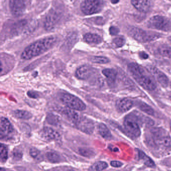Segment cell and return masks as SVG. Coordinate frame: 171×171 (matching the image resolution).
Masks as SVG:
<instances>
[{
  "label": "cell",
  "instance_id": "38",
  "mask_svg": "<svg viewBox=\"0 0 171 171\" xmlns=\"http://www.w3.org/2000/svg\"><path fill=\"white\" fill-rule=\"evenodd\" d=\"M170 86H171V83H170Z\"/></svg>",
  "mask_w": 171,
  "mask_h": 171
},
{
  "label": "cell",
  "instance_id": "25",
  "mask_svg": "<svg viewBox=\"0 0 171 171\" xmlns=\"http://www.w3.org/2000/svg\"><path fill=\"white\" fill-rule=\"evenodd\" d=\"M159 52L163 57L171 59V48L169 46L162 45L159 48Z\"/></svg>",
  "mask_w": 171,
  "mask_h": 171
},
{
  "label": "cell",
  "instance_id": "28",
  "mask_svg": "<svg viewBox=\"0 0 171 171\" xmlns=\"http://www.w3.org/2000/svg\"><path fill=\"white\" fill-rule=\"evenodd\" d=\"M139 108L142 111L145 112L146 114H148L149 115H154V110L151 106L147 105L144 102H141L139 104Z\"/></svg>",
  "mask_w": 171,
  "mask_h": 171
},
{
  "label": "cell",
  "instance_id": "19",
  "mask_svg": "<svg viewBox=\"0 0 171 171\" xmlns=\"http://www.w3.org/2000/svg\"><path fill=\"white\" fill-rule=\"evenodd\" d=\"M102 74L107 78V81L110 83H114L117 76V71L115 69L106 68L102 70Z\"/></svg>",
  "mask_w": 171,
  "mask_h": 171
},
{
  "label": "cell",
  "instance_id": "15",
  "mask_svg": "<svg viewBox=\"0 0 171 171\" xmlns=\"http://www.w3.org/2000/svg\"><path fill=\"white\" fill-rule=\"evenodd\" d=\"M133 6L139 11L147 12L151 9L152 0H131Z\"/></svg>",
  "mask_w": 171,
  "mask_h": 171
},
{
  "label": "cell",
  "instance_id": "31",
  "mask_svg": "<svg viewBox=\"0 0 171 171\" xmlns=\"http://www.w3.org/2000/svg\"><path fill=\"white\" fill-rule=\"evenodd\" d=\"M119 32H120V30L118 27H115V26H112V27L110 28V34L111 35H116L119 34Z\"/></svg>",
  "mask_w": 171,
  "mask_h": 171
},
{
  "label": "cell",
  "instance_id": "8",
  "mask_svg": "<svg viewBox=\"0 0 171 171\" xmlns=\"http://www.w3.org/2000/svg\"><path fill=\"white\" fill-rule=\"evenodd\" d=\"M148 26L161 31H169L171 29L170 20L164 16H155L149 19L148 22Z\"/></svg>",
  "mask_w": 171,
  "mask_h": 171
},
{
  "label": "cell",
  "instance_id": "5",
  "mask_svg": "<svg viewBox=\"0 0 171 171\" xmlns=\"http://www.w3.org/2000/svg\"><path fill=\"white\" fill-rule=\"evenodd\" d=\"M103 0H84L81 4V11L86 15L100 13L104 7Z\"/></svg>",
  "mask_w": 171,
  "mask_h": 171
},
{
  "label": "cell",
  "instance_id": "36",
  "mask_svg": "<svg viewBox=\"0 0 171 171\" xmlns=\"http://www.w3.org/2000/svg\"><path fill=\"white\" fill-rule=\"evenodd\" d=\"M168 39L170 43L171 44V36H169V37H168Z\"/></svg>",
  "mask_w": 171,
  "mask_h": 171
},
{
  "label": "cell",
  "instance_id": "27",
  "mask_svg": "<svg viewBox=\"0 0 171 171\" xmlns=\"http://www.w3.org/2000/svg\"><path fill=\"white\" fill-rule=\"evenodd\" d=\"M0 160L2 163L6 162L8 158V149L5 145L3 144H1L0 146Z\"/></svg>",
  "mask_w": 171,
  "mask_h": 171
},
{
  "label": "cell",
  "instance_id": "34",
  "mask_svg": "<svg viewBox=\"0 0 171 171\" xmlns=\"http://www.w3.org/2000/svg\"><path fill=\"white\" fill-rule=\"evenodd\" d=\"M139 55L140 56V57L142 58V59H148L149 57V55L147 53H146L144 52H142L139 53Z\"/></svg>",
  "mask_w": 171,
  "mask_h": 171
},
{
  "label": "cell",
  "instance_id": "18",
  "mask_svg": "<svg viewBox=\"0 0 171 171\" xmlns=\"http://www.w3.org/2000/svg\"><path fill=\"white\" fill-rule=\"evenodd\" d=\"M84 41L89 44H98L102 42V39L101 36L96 34L87 33L84 35Z\"/></svg>",
  "mask_w": 171,
  "mask_h": 171
},
{
  "label": "cell",
  "instance_id": "10",
  "mask_svg": "<svg viewBox=\"0 0 171 171\" xmlns=\"http://www.w3.org/2000/svg\"><path fill=\"white\" fill-rule=\"evenodd\" d=\"M13 126L7 118L2 117L0 123V135L2 139L7 138L13 132Z\"/></svg>",
  "mask_w": 171,
  "mask_h": 171
},
{
  "label": "cell",
  "instance_id": "23",
  "mask_svg": "<svg viewBox=\"0 0 171 171\" xmlns=\"http://www.w3.org/2000/svg\"><path fill=\"white\" fill-rule=\"evenodd\" d=\"M46 157L47 160L52 163H58L61 161L59 154L55 152H47L46 153Z\"/></svg>",
  "mask_w": 171,
  "mask_h": 171
},
{
  "label": "cell",
  "instance_id": "16",
  "mask_svg": "<svg viewBox=\"0 0 171 171\" xmlns=\"http://www.w3.org/2000/svg\"><path fill=\"white\" fill-rule=\"evenodd\" d=\"M80 130L87 134H91L95 128L94 125L92 121L82 117L81 120L77 125Z\"/></svg>",
  "mask_w": 171,
  "mask_h": 171
},
{
  "label": "cell",
  "instance_id": "26",
  "mask_svg": "<svg viewBox=\"0 0 171 171\" xmlns=\"http://www.w3.org/2000/svg\"><path fill=\"white\" fill-rule=\"evenodd\" d=\"M90 60L91 62L97 64H106L110 62L108 58L104 56H93L90 58Z\"/></svg>",
  "mask_w": 171,
  "mask_h": 171
},
{
  "label": "cell",
  "instance_id": "22",
  "mask_svg": "<svg viewBox=\"0 0 171 171\" xmlns=\"http://www.w3.org/2000/svg\"><path fill=\"white\" fill-rule=\"evenodd\" d=\"M13 115L17 119L29 120L32 118V115L26 110H16L13 112Z\"/></svg>",
  "mask_w": 171,
  "mask_h": 171
},
{
  "label": "cell",
  "instance_id": "3",
  "mask_svg": "<svg viewBox=\"0 0 171 171\" xmlns=\"http://www.w3.org/2000/svg\"><path fill=\"white\" fill-rule=\"evenodd\" d=\"M128 33L137 41L142 43L154 41L161 37L159 34L156 32L145 31L134 27H129L128 29Z\"/></svg>",
  "mask_w": 171,
  "mask_h": 171
},
{
  "label": "cell",
  "instance_id": "7",
  "mask_svg": "<svg viewBox=\"0 0 171 171\" xmlns=\"http://www.w3.org/2000/svg\"><path fill=\"white\" fill-rule=\"evenodd\" d=\"M125 129L127 133L134 138L140 136L141 132L137 121V118L134 115H129L126 116L124 122Z\"/></svg>",
  "mask_w": 171,
  "mask_h": 171
},
{
  "label": "cell",
  "instance_id": "12",
  "mask_svg": "<svg viewBox=\"0 0 171 171\" xmlns=\"http://www.w3.org/2000/svg\"><path fill=\"white\" fill-rule=\"evenodd\" d=\"M40 135L43 139L48 141L58 140L60 139L59 133L49 127H44L41 130Z\"/></svg>",
  "mask_w": 171,
  "mask_h": 171
},
{
  "label": "cell",
  "instance_id": "17",
  "mask_svg": "<svg viewBox=\"0 0 171 171\" xmlns=\"http://www.w3.org/2000/svg\"><path fill=\"white\" fill-rule=\"evenodd\" d=\"M64 114L71 122L76 124V125L78 124L82 118V116L80 115L78 112L74 111V110H71L70 109L69 110H65Z\"/></svg>",
  "mask_w": 171,
  "mask_h": 171
},
{
  "label": "cell",
  "instance_id": "9",
  "mask_svg": "<svg viewBox=\"0 0 171 171\" xmlns=\"http://www.w3.org/2000/svg\"><path fill=\"white\" fill-rule=\"evenodd\" d=\"M26 0H10L9 7L12 14L16 16H20L26 9Z\"/></svg>",
  "mask_w": 171,
  "mask_h": 171
},
{
  "label": "cell",
  "instance_id": "32",
  "mask_svg": "<svg viewBox=\"0 0 171 171\" xmlns=\"http://www.w3.org/2000/svg\"><path fill=\"white\" fill-rule=\"evenodd\" d=\"M27 95L30 98H35V99L38 98L39 96V95L38 92L34 91H29L27 92Z\"/></svg>",
  "mask_w": 171,
  "mask_h": 171
},
{
  "label": "cell",
  "instance_id": "13",
  "mask_svg": "<svg viewBox=\"0 0 171 171\" xmlns=\"http://www.w3.org/2000/svg\"><path fill=\"white\" fill-rule=\"evenodd\" d=\"M151 72L153 74L154 77L157 79L159 83L161 84L163 87H166L168 86L169 81L168 77L165 73L160 71L157 68L152 67L150 68Z\"/></svg>",
  "mask_w": 171,
  "mask_h": 171
},
{
  "label": "cell",
  "instance_id": "21",
  "mask_svg": "<svg viewBox=\"0 0 171 171\" xmlns=\"http://www.w3.org/2000/svg\"><path fill=\"white\" fill-rule=\"evenodd\" d=\"M98 129L100 134L104 139H111L112 137L111 132L105 125L103 123H100L98 125Z\"/></svg>",
  "mask_w": 171,
  "mask_h": 171
},
{
  "label": "cell",
  "instance_id": "6",
  "mask_svg": "<svg viewBox=\"0 0 171 171\" xmlns=\"http://www.w3.org/2000/svg\"><path fill=\"white\" fill-rule=\"evenodd\" d=\"M61 101L65 106L71 110L83 111L86 108V104L80 98L69 93L64 94L62 96Z\"/></svg>",
  "mask_w": 171,
  "mask_h": 171
},
{
  "label": "cell",
  "instance_id": "29",
  "mask_svg": "<svg viewBox=\"0 0 171 171\" xmlns=\"http://www.w3.org/2000/svg\"><path fill=\"white\" fill-rule=\"evenodd\" d=\"M125 39L123 36L115 37L112 40V44L115 47L120 48L125 45Z\"/></svg>",
  "mask_w": 171,
  "mask_h": 171
},
{
  "label": "cell",
  "instance_id": "20",
  "mask_svg": "<svg viewBox=\"0 0 171 171\" xmlns=\"http://www.w3.org/2000/svg\"><path fill=\"white\" fill-rule=\"evenodd\" d=\"M138 154L139 159L143 161L144 165L149 168H154L155 167V164L154 162L152 160V159L146 155L143 152L138 149Z\"/></svg>",
  "mask_w": 171,
  "mask_h": 171
},
{
  "label": "cell",
  "instance_id": "14",
  "mask_svg": "<svg viewBox=\"0 0 171 171\" xmlns=\"http://www.w3.org/2000/svg\"><path fill=\"white\" fill-rule=\"evenodd\" d=\"M133 100L129 98H121L116 101V109L121 113H125L132 109L133 106Z\"/></svg>",
  "mask_w": 171,
  "mask_h": 171
},
{
  "label": "cell",
  "instance_id": "11",
  "mask_svg": "<svg viewBox=\"0 0 171 171\" xmlns=\"http://www.w3.org/2000/svg\"><path fill=\"white\" fill-rule=\"evenodd\" d=\"M95 72L94 68L89 65H83L78 68L76 71V76L77 78L82 80L88 79Z\"/></svg>",
  "mask_w": 171,
  "mask_h": 171
},
{
  "label": "cell",
  "instance_id": "2",
  "mask_svg": "<svg viewBox=\"0 0 171 171\" xmlns=\"http://www.w3.org/2000/svg\"><path fill=\"white\" fill-rule=\"evenodd\" d=\"M56 42V38L46 37L31 44L25 49L21 54V58L24 60H29L39 56L52 47Z\"/></svg>",
  "mask_w": 171,
  "mask_h": 171
},
{
  "label": "cell",
  "instance_id": "39",
  "mask_svg": "<svg viewBox=\"0 0 171 171\" xmlns=\"http://www.w3.org/2000/svg\"><path fill=\"white\" fill-rule=\"evenodd\" d=\"M170 98H171V96H170Z\"/></svg>",
  "mask_w": 171,
  "mask_h": 171
},
{
  "label": "cell",
  "instance_id": "1",
  "mask_svg": "<svg viewBox=\"0 0 171 171\" xmlns=\"http://www.w3.org/2000/svg\"><path fill=\"white\" fill-rule=\"evenodd\" d=\"M130 75L144 90H154L157 87L153 77L143 67L135 63H130L128 66Z\"/></svg>",
  "mask_w": 171,
  "mask_h": 171
},
{
  "label": "cell",
  "instance_id": "4",
  "mask_svg": "<svg viewBox=\"0 0 171 171\" xmlns=\"http://www.w3.org/2000/svg\"><path fill=\"white\" fill-rule=\"evenodd\" d=\"M151 133L156 144L166 149L171 148V138L166 130L162 128H154L152 129Z\"/></svg>",
  "mask_w": 171,
  "mask_h": 171
},
{
  "label": "cell",
  "instance_id": "37",
  "mask_svg": "<svg viewBox=\"0 0 171 171\" xmlns=\"http://www.w3.org/2000/svg\"><path fill=\"white\" fill-rule=\"evenodd\" d=\"M170 129H171V123H170Z\"/></svg>",
  "mask_w": 171,
  "mask_h": 171
},
{
  "label": "cell",
  "instance_id": "30",
  "mask_svg": "<svg viewBox=\"0 0 171 171\" xmlns=\"http://www.w3.org/2000/svg\"><path fill=\"white\" fill-rule=\"evenodd\" d=\"M39 153L40 152L38 149L35 148H32L30 150V154L32 157L34 158L37 157V156H38Z\"/></svg>",
  "mask_w": 171,
  "mask_h": 171
},
{
  "label": "cell",
  "instance_id": "24",
  "mask_svg": "<svg viewBox=\"0 0 171 171\" xmlns=\"http://www.w3.org/2000/svg\"><path fill=\"white\" fill-rule=\"evenodd\" d=\"M108 167V164L105 162L99 161L95 163L94 164L90 166L89 170L91 171H102Z\"/></svg>",
  "mask_w": 171,
  "mask_h": 171
},
{
  "label": "cell",
  "instance_id": "33",
  "mask_svg": "<svg viewBox=\"0 0 171 171\" xmlns=\"http://www.w3.org/2000/svg\"><path fill=\"white\" fill-rule=\"evenodd\" d=\"M123 163L120 162H119V161H111L110 162V165L113 167L120 168V167L123 166Z\"/></svg>",
  "mask_w": 171,
  "mask_h": 171
},
{
  "label": "cell",
  "instance_id": "35",
  "mask_svg": "<svg viewBox=\"0 0 171 171\" xmlns=\"http://www.w3.org/2000/svg\"><path fill=\"white\" fill-rule=\"evenodd\" d=\"M120 0H111V2L112 4H116L119 3Z\"/></svg>",
  "mask_w": 171,
  "mask_h": 171
}]
</instances>
